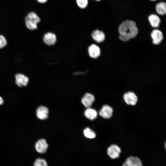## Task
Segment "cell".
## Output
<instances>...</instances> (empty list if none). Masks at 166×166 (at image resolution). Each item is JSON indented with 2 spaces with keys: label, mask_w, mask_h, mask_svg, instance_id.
I'll use <instances>...</instances> for the list:
<instances>
[{
  "label": "cell",
  "mask_w": 166,
  "mask_h": 166,
  "mask_svg": "<svg viewBox=\"0 0 166 166\" xmlns=\"http://www.w3.org/2000/svg\"><path fill=\"white\" fill-rule=\"evenodd\" d=\"M118 32L120 39L126 42L135 38L138 33V30L134 21L127 20L121 24L118 28Z\"/></svg>",
  "instance_id": "cell-1"
},
{
  "label": "cell",
  "mask_w": 166,
  "mask_h": 166,
  "mask_svg": "<svg viewBox=\"0 0 166 166\" xmlns=\"http://www.w3.org/2000/svg\"><path fill=\"white\" fill-rule=\"evenodd\" d=\"M41 19L37 14L34 11L28 13L25 18V23L26 27L29 30H33L38 28V24Z\"/></svg>",
  "instance_id": "cell-2"
},
{
  "label": "cell",
  "mask_w": 166,
  "mask_h": 166,
  "mask_svg": "<svg viewBox=\"0 0 166 166\" xmlns=\"http://www.w3.org/2000/svg\"><path fill=\"white\" fill-rule=\"evenodd\" d=\"M121 152L120 147L116 144L110 145L107 148V152L108 156L112 159L118 158Z\"/></svg>",
  "instance_id": "cell-3"
},
{
  "label": "cell",
  "mask_w": 166,
  "mask_h": 166,
  "mask_svg": "<svg viewBox=\"0 0 166 166\" xmlns=\"http://www.w3.org/2000/svg\"><path fill=\"white\" fill-rule=\"evenodd\" d=\"M123 99L125 102L129 105H135L138 101L137 96L132 92H128L125 93Z\"/></svg>",
  "instance_id": "cell-4"
},
{
  "label": "cell",
  "mask_w": 166,
  "mask_h": 166,
  "mask_svg": "<svg viewBox=\"0 0 166 166\" xmlns=\"http://www.w3.org/2000/svg\"><path fill=\"white\" fill-rule=\"evenodd\" d=\"M48 145L46 140L43 139L38 140L35 144V148L37 152L40 154L45 153L47 150Z\"/></svg>",
  "instance_id": "cell-5"
},
{
  "label": "cell",
  "mask_w": 166,
  "mask_h": 166,
  "mask_svg": "<svg viewBox=\"0 0 166 166\" xmlns=\"http://www.w3.org/2000/svg\"><path fill=\"white\" fill-rule=\"evenodd\" d=\"M15 83L19 87L26 86L29 82L28 77L23 74H16L15 76Z\"/></svg>",
  "instance_id": "cell-6"
},
{
  "label": "cell",
  "mask_w": 166,
  "mask_h": 166,
  "mask_svg": "<svg viewBox=\"0 0 166 166\" xmlns=\"http://www.w3.org/2000/svg\"><path fill=\"white\" fill-rule=\"evenodd\" d=\"M122 166H142V164L139 158L130 156L127 158Z\"/></svg>",
  "instance_id": "cell-7"
},
{
  "label": "cell",
  "mask_w": 166,
  "mask_h": 166,
  "mask_svg": "<svg viewBox=\"0 0 166 166\" xmlns=\"http://www.w3.org/2000/svg\"><path fill=\"white\" fill-rule=\"evenodd\" d=\"M152 42L154 44L159 45L163 39V35L162 32L159 30L156 29L152 32L151 34Z\"/></svg>",
  "instance_id": "cell-8"
},
{
  "label": "cell",
  "mask_w": 166,
  "mask_h": 166,
  "mask_svg": "<svg viewBox=\"0 0 166 166\" xmlns=\"http://www.w3.org/2000/svg\"><path fill=\"white\" fill-rule=\"evenodd\" d=\"M113 112V108L108 105H105L99 111L101 116L105 119H109L112 115Z\"/></svg>",
  "instance_id": "cell-9"
},
{
  "label": "cell",
  "mask_w": 166,
  "mask_h": 166,
  "mask_svg": "<svg viewBox=\"0 0 166 166\" xmlns=\"http://www.w3.org/2000/svg\"><path fill=\"white\" fill-rule=\"evenodd\" d=\"M43 41L45 44L49 46H52L54 45L56 42V36L53 33L47 32L44 35Z\"/></svg>",
  "instance_id": "cell-10"
},
{
  "label": "cell",
  "mask_w": 166,
  "mask_h": 166,
  "mask_svg": "<svg viewBox=\"0 0 166 166\" xmlns=\"http://www.w3.org/2000/svg\"><path fill=\"white\" fill-rule=\"evenodd\" d=\"M49 110L45 107L41 106L39 107L36 111L37 117L41 120H45L48 117Z\"/></svg>",
  "instance_id": "cell-11"
},
{
  "label": "cell",
  "mask_w": 166,
  "mask_h": 166,
  "mask_svg": "<svg viewBox=\"0 0 166 166\" xmlns=\"http://www.w3.org/2000/svg\"><path fill=\"white\" fill-rule=\"evenodd\" d=\"M89 54L90 57L93 58H96L101 54V50L98 46L95 44H92L88 49Z\"/></svg>",
  "instance_id": "cell-12"
},
{
  "label": "cell",
  "mask_w": 166,
  "mask_h": 166,
  "mask_svg": "<svg viewBox=\"0 0 166 166\" xmlns=\"http://www.w3.org/2000/svg\"><path fill=\"white\" fill-rule=\"evenodd\" d=\"M94 101V96L89 93H85L81 100L82 103L87 108L90 107Z\"/></svg>",
  "instance_id": "cell-13"
},
{
  "label": "cell",
  "mask_w": 166,
  "mask_h": 166,
  "mask_svg": "<svg viewBox=\"0 0 166 166\" xmlns=\"http://www.w3.org/2000/svg\"><path fill=\"white\" fill-rule=\"evenodd\" d=\"M93 39L98 43L103 42L105 39V35L102 31L96 30L93 31L92 34Z\"/></svg>",
  "instance_id": "cell-14"
},
{
  "label": "cell",
  "mask_w": 166,
  "mask_h": 166,
  "mask_svg": "<svg viewBox=\"0 0 166 166\" xmlns=\"http://www.w3.org/2000/svg\"><path fill=\"white\" fill-rule=\"evenodd\" d=\"M148 20L151 26L154 28L158 27L161 22L159 17L155 14H152L149 15Z\"/></svg>",
  "instance_id": "cell-15"
},
{
  "label": "cell",
  "mask_w": 166,
  "mask_h": 166,
  "mask_svg": "<svg viewBox=\"0 0 166 166\" xmlns=\"http://www.w3.org/2000/svg\"><path fill=\"white\" fill-rule=\"evenodd\" d=\"M84 115L88 119L93 120L97 117V113L95 110L89 107L85 110Z\"/></svg>",
  "instance_id": "cell-16"
},
{
  "label": "cell",
  "mask_w": 166,
  "mask_h": 166,
  "mask_svg": "<svg viewBox=\"0 0 166 166\" xmlns=\"http://www.w3.org/2000/svg\"><path fill=\"white\" fill-rule=\"evenodd\" d=\"M156 10L157 13L161 15L166 14V4L164 2H160L157 3L155 6Z\"/></svg>",
  "instance_id": "cell-17"
},
{
  "label": "cell",
  "mask_w": 166,
  "mask_h": 166,
  "mask_svg": "<svg viewBox=\"0 0 166 166\" xmlns=\"http://www.w3.org/2000/svg\"><path fill=\"white\" fill-rule=\"evenodd\" d=\"M84 134L87 138L93 139L95 137L96 135L95 133L90 128H87L84 130Z\"/></svg>",
  "instance_id": "cell-18"
},
{
  "label": "cell",
  "mask_w": 166,
  "mask_h": 166,
  "mask_svg": "<svg viewBox=\"0 0 166 166\" xmlns=\"http://www.w3.org/2000/svg\"><path fill=\"white\" fill-rule=\"evenodd\" d=\"M34 166H48L45 160L41 158L37 159L34 163Z\"/></svg>",
  "instance_id": "cell-19"
},
{
  "label": "cell",
  "mask_w": 166,
  "mask_h": 166,
  "mask_svg": "<svg viewBox=\"0 0 166 166\" xmlns=\"http://www.w3.org/2000/svg\"><path fill=\"white\" fill-rule=\"evenodd\" d=\"M76 2L78 6L81 9L86 8L88 4V0H76Z\"/></svg>",
  "instance_id": "cell-20"
},
{
  "label": "cell",
  "mask_w": 166,
  "mask_h": 166,
  "mask_svg": "<svg viewBox=\"0 0 166 166\" xmlns=\"http://www.w3.org/2000/svg\"><path fill=\"white\" fill-rule=\"evenodd\" d=\"M7 41L5 37L3 35L0 34V49H2L6 46Z\"/></svg>",
  "instance_id": "cell-21"
},
{
  "label": "cell",
  "mask_w": 166,
  "mask_h": 166,
  "mask_svg": "<svg viewBox=\"0 0 166 166\" xmlns=\"http://www.w3.org/2000/svg\"><path fill=\"white\" fill-rule=\"evenodd\" d=\"M38 2L41 3H45L47 0H36Z\"/></svg>",
  "instance_id": "cell-22"
},
{
  "label": "cell",
  "mask_w": 166,
  "mask_h": 166,
  "mask_svg": "<svg viewBox=\"0 0 166 166\" xmlns=\"http://www.w3.org/2000/svg\"><path fill=\"white\" fill-rule=\"evenodd\" d=\"M4 101L2 98L0 96V105H3L4 103Z\"/></svg>",
  "instance_id": "cell-23"
},
{
  "label": "cell",
  "mask_w": 166,
  "mask_h": 166,
  "mask_svg": "<svg viewBox=\"0 0 166 166\" xmlns=\"http://www.w3.org/2000/svg\"><path fill=\"white\" fill-rule=\"evenodd\" d=\"M151 0V1H156V0Z\"/></svg>",
  "instance_id": "cell-24"
},
{
  "label": "cell",
  "mask_w": 166,
  "mask_h": 166,
  "mask_svg": "<svg viewBox=\"0 0 166 166\" xmlns=\"http://www.w3.org/2000/svg\"><path fill=\"white\" fill-rule=\"evenodd\" d=\"M95 0L97 1H100L101 0Z\"/></svg>",
  "instance_id": "cell-25"
}]
</instances>
